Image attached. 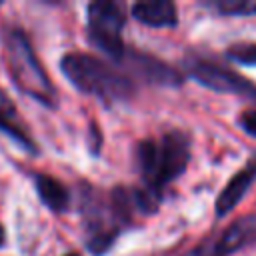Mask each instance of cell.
Listing matches in <instances>:
<instances>
[{
  "mask_svg": "<svg viewBox=\"0 0 256 256\" xmlns=\"http://www.w3.org/2000/svg\"><path fill=\"white\" fill-rule=\"evenodd\" d=\"M132 16L152 28H168L176 26L178 22V12L176 6L168 0H144L136 2L132 6Z\"/></svg>",
  "mask_w": 256,
  "mask_h": 256,
  "instance_id": "10",
  "label": "cell"
},
{
  "mask_svg": "<svg viewBox=\"0 0 256 256\" xmlns=\"http://www.w3.org/2000/svg\"><path fill=\"white\" fill-rule=\"evenodd\" d=\"M136 158L140 174L146 182L144 188L162 196V188L176 180L188 166V136L180 130H170L158 140H142L136 146Z\"/></svg>",
  "mask_w": 256,
  "mask_h": 256,
  "instance_id": "2",
  "label": "cell"
},
{
  "mask_svg": "<svg viewBox=\"0 0 256 256\" xmlns=\"http://www.w3.org/2000/svg\"><path fill=\"white\" fill-rule=\"evenodd\" d=\"M188 74L202 86L216 90V92H226V94H238L244 98H250L256 102V86L240 76L238 72L220 66L216 62H210L206 58H190L184 62Z\"/></svg>",
  "mask_w": 256,
  "mask_h": 256,
  "instance_id": "7",
  "label": "cell"
},
{
  "mask_svg": "<svg viewBox=\"0 0 256 256\" xmlns=\"http://www.w3.org/2000/svg\"><path fill=\"white\" fill-rule=\"evenodd\" d=\"M82 216L86 226V248L94 254H102L112 246V242L118 236L120 222L112 212L110 202L104 204L102 198L96 196V192H84L82 194Z\"/></svg>",
  "mask_w": 256,
  "mask_h": 256,
  "instance_id": "5",
  "label": "cell"
},
{
  "mask_svg": "<svg viewBox=\"0 0 256 256\" xmlns=\"http://www.w3.org/2000/svg\"><path fill=\"white\" fill-rule=\"evenodd\" d=\"M238 122H240V126L244 128V132L256 136V110H244V112L240 114Z\"/></svg>",
  "mask_w": 256,
  "mask_h": 256,
  "instance_id": "15",
  "label": "cell"
},
{
  "mask_svg": "<svg viewBox=\"0 0 256 256\" xmlns=\"http://www.w3.org/2000/svg\"><path fill=\"white\" fill-rule=\"evenodd\" d=\"M4 242H6V234H4V228L0 224V246H4Z\"/></svg>",
  "mask_w": 256,
  "mask_h": 256,
  "instance_id": "16",
  "label": "cell"
},
{
  "mask_svg": "<svg viewBox=\"0 0 256 256\" xmlns=\"http://www.w3.org/2000/svg\"><path fill=\"white\" fill-rule=\"evenodd\" d=\"M64 256H78V254H64Z\"/></svg>",
  "mask_w": 256,
  "mask_h": 256,
  "instance_id": "17",
  "label": "cell"
},
{
  "mask_svg": "<svg viewBox=\"0 0 256 256\" xmlns=\"http://www.w3.org/2000/svg\"><path fill=\"white\" fill-rule=\"evenodd\" d=\"M256 242V214H246L236 218L230 226L218 234L206 238L194 248L180 256H232L234 252Z\"/></svg>",
  "mask_w": 256,
  "mask_h": 256,
  "instance_id": "6",
  "label": "cell"
},
{
  "mask_svg": "<svg viewBox=\"0 0 256 256\" xmlns=\"http://www.w3.org/2000/svg\"><path fill=\"white\" fill-rule=\"evenodd\" d=\"M4 44V58H6V70L14 82V86L30 96L32 100L54 108L58 104L56 100V88L46 74L44 66L40 64L28 36L20 28H8L2 38Z\"/></svg>",
  "mask_w": 256,
  "mask_h": 256,
  "instance_id": "3",
  "label": "cell"
},
{
  "mask_svg": "<svg viewBox=\"0 0 256 256\" xmlns=\"http://www.w3.org/2000/svg\"><path fill=\"white\" fill-rule=\"evenodd\" d=\"M208 8L224 16H252L256 14V0H210Z\"/></svg>",
  "mask_w": 256,
  "mask_h": 256,
  "instance_id": "13",
  "label": "cell"
},
{
  "mask_svg": "<svg viewBox=\"0 0 256 256\" xmlns=\"http://www.w3.org/2000/svg\"><path fill=\"white\" fill-rule=\"evenodd\" d=\"M0 132L8 134L12 140H16L20 146L34 152V142L26 130V126L20 122L14 104L8 100V96L0 90Z\"/></svg>",
  "mask_w": 256,
  "mask_h": 256,
  "instance_id": "11",
  "label": "cell"
},
{
  "mask_svg": "<svg viewBox=\"0 0 256 256\" xmlns=\"http://www.w3.org/2000/svg\"><path fill=\"white\" fill-rule=\"evenodd\" d=\"M120 62H124V66L132 74H136L138 78H142L146 82H154L160 86H178L182 82V74L176 68L168 66L166 62L158 60L156 56H150L144 52L126 50Z\"/></svg>",
  "mask_w": 256,
  "mask_h": 256,
  "instance_id": "8",
  "label": "cell"
},
{
  "mask_svg": "<svg viewBox=\"0 0 256 256\" xmlns=\"http://www.w3.org/2000/svg\"><path fill=\"white\" fill-rule=\"evenodd\" d=\"M34 184H36V192H38L40 200L50 210L64 212L70 206V192L60 180H56V178H52L48 174H38L34 178Z\"/></svg>",
  "mask_w": 256,
  "mask_h": 256,
  "instance_id": "12",
  "label": "cell"
},
{
  "mask_svg": "<svg viewBox=\"0 0 256 256\" xmlns=\"http://www.w3.org/2000/svg\"><path fill=\"white\" fill-rule=\"evenodd\" d=\"M60 70L80 92L96 96L104 102L130 100L136 90L130 76L122 74L116 66L86 52L66 54L60 60Z\"/></svg>",
  "mask_w": 256,
  "mask_h": 256,
  "instance_id": "1",
  "label": "cell"
},
{
  "mask_svg": "<svg viewBox=\"0 0 256 256\" xmlns=\"http://www.w3.org/2000/svg\"><path fill=\"white\" fill-rule=\"evenodd\" d=\"M256 180V158L252 162H248L242 170H238L228 184L222 188L220 196L216 198V216H226L228 212H232V208L238 206V202L244 198V194L248 192V188L252 186V182Z\"/></svg>",
  "mask_w": 256,
  "mask_h": 256,
  "instance_id": "9",
  "label": "cell"
},
{
  "mask_svg": "<svg viewBox=\"0 0 256 256\" xmlns=\"http://www.w3.org/2000/svg\"><path fill=\"white\" fill-rule=\"evenodd\" d=\"M228 58L244 64V66H256V44H236L228 48Z\"/></svg>",
  "mask_w": 256,
  "mask_h": 256,
  "instance_id": "14",
  "label": "cell"
},
{
  "mask_svg": "<svg viewBox=\"0 0 256 256\" xmlns=\"http://www.w3.org/2000/svg\"><path fill=\"white\" fill-rule=\"evenodd\" d=\"M124 22L126 14L120 2L96 0L88 4V36L92 44L118 62L126 52L122 42Z\"/></svg>",
  "mask_w": 256,
  "mask_h": 256,
  "instance_id": "4",
  "label": "cell"
}]
</instances>
